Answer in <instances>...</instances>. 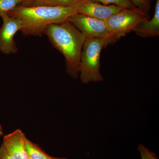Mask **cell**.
I'll list each match as a JSON object with an SVG mask.
<instances>
[{
    "label": "cell",
    "instance_id": "cell-20",
    "mask_svg": "<svg viewBox=\"0 0 159 159\" xmlns=\"http://www.w3.org/2000/svg\"></svg>",
    "mask_w": 159,
    "mask_h": 159
},
{
    "label": "cell",
    "instance_id": "cell-12",
    "mask_svg": "<svg viewBox=\"0 0 159 159\" xmlns=\"http://www.w3.org/2000/svg\"><path fill=\"white\" fill-rule=\"evenodd\" d=\"M24 0H0V16L8 15L10 11L22 3Z\"/></svg>",
    "mask_w": 159,
    "mask_h": 159
},
{
    "label": "cell",
    "instance_id": "cell-1",
    "mask_svg": "<svg viewBox=\"0 0 159 159\" xmlns=\"http://www.w3.org/2000/svg\"><path fill=\"white\" fill-rule=\"evenodd\" d=\"M44 34L54 48L63 55L67 73L73 79H77L79 76L80 56L85 36L68 20L49 25Z\"/></svg>",
    "mask_w": 159,
    "mask_h": 159
},
{
    "label": "cell",
    "instance_id": "cell-2",
    "mask_svg": "<svg viewBox=\"0 0 159 159\" xmlns=\"http://www.w3.org/2000/svg\"><path fill=\"white\" fill-rule=\"evenodd\" d=\"M77 13L74 7L19 6L8 16L19 21L21 25L20 31L25 36H40L49 25L65 21Z\"/></svg>",
    "mask_w": 159,
    "mask_h": 159
},
{
    "label": "cell",
    "instance_id": "cell-7",
    "mask_svg": "<svg viewBox=\"0 0 159 159\" xmlns=\"http://www.w3.org/2000/svg\"><path fill=\"white\" fill-rule=\"evenodd\" d=\"M74 7L77 9V13L103 21L124 9L115 5L107 6L89 0H84Z\"/></svg>",
    "mask_w": 159,
    "mask_h": 159
},
{
    "label": "cell",
    "instance_id": "cell-6",
    "mask_svg": "<svg viewBox=\"0 0 159 159\" xmlns=\"http://www.w3.org/2000/svg\"><path fill=\"white\" fill-rule=\"evenodd\" d=\"M2 18L3 25L0 28V51L6 54H16L18 48L14 37L20 30L21 25L19 21L8 15Z\"/></svg>",
    "mask_w": 159,
    "mask_h": 159
},
{
    "label": "cell",
    "instance_id": "cell-17",
    "mask_svg": "<svg viewBox=\"0 0 159 159\" xmlns=\"http://www.w3.org/2000/svg\"><path fill=\"white\" fill-rule=\"evenodd\" d=\"M34 0H24L20 6H32Z\"/></svg>",
    "mask_w": 159,
    "mask_h": 159
},
{
    "label": "cell",
    "instance_id": "cell-13",
    "mask_svg": "<svg viewBox=\"0 0 159 159\" xmlns=\"http://www.w3.org/2000/svg\"><path fill=\"white\" fill-rule=\"evenodd\" d=\"M91 2L102 3L106 5H115V6L127 9H134L137 8L134 6L130 0H89Z\"/></svg>",
    "mask_w": 159,
    "mask_h": 159
},
{
    "label": "cell",
    "instance_id": "cell-15",
    "mask_svg": "<svg viewBox=\"0 0 159 159\" xmlns=\"http://www.w3.org/2000/svg\"><path fill=\"white\" fill-rule=\"evenodd\" d=\"M134 6L137 8L143 10V11H148L150 9V3L147 2L145 0H130Z\"/></svg>",
    "mask_w": 159,
    "mask_h": 159
},
{
    "label": "cell",
    "instance_id": "cell-5",
    "mask_svg": "<svg viewBox=\"0 0 159 159\" xmlns=\"http://www.w3.org/2000/svg\"><path fill=\"white\" fill-rule=\"evenodd\" d=\"M67 20L72 23L86 39L105 38L108 40V45L115 43L105 21L78 13L71 16Z\"/></svg>",
    "mask_w": 159,
    "mask_h": 159
},
{
    "label": "cell",
    "instance_id": "cell-14",
    "mask_svg": "<svg viewBox=\"0 0 159 159\" xmlns=\"http://www.w3.org/2000/svg\"><path fill=\"white\" fill-rule=\"evenodd\" d=\"M142 159H158L155 154L151 152L148 148L142 144H139L138 146Z\"/></svg>",
    "mask_w": 159,
    "mask_h": 159
},
{
    "label": "cell",
    "instance_id": "cell-18",
    "mask_svg": "<svg viewBox=\"0 0 159 159\" xmlns=\"http://www.w3.org/2000/svg\"><path fill=\"white\" fill-rule=\"evenodd\" d=\"M3 135V131L2 125H0V137L2 136Z\"/></svg>",
    "mask_w": 159,
    "mask_h": 159
},
{
    "label": "cell",
    "instance_id": "cell-8",
    "mask_svg": "<svg viewBox=\"0 0 159 159\" xmlns=\"http://www.w3.org/2000/svg\"><path fill=\"white\" fill-rule=\"evenodd\" d=\"M25 137L18 129L4 137L2 145L16 159H29L25 148Z\"/></svg>",
    "mask_w": 159,
    "mask_h": 159
},
{
    "label": "cell",
    "instance_id": "cell-11",
    "mask_svg": "<svg viewBox=\"0 0 159 159\" xmlns=\"http://www.w3.org/2000/svg\"><path fill=\"white\" fill-rule=\"evenodd\" d=\"M84 0H34L31 6H46L58 7H74Z\"/></svg>",
    "mask_w": 159,
    "mask_h": 159
},
{
    "label": "cell",
    "instance_id": "cell-3",
    "mask_svg": "<svg viewBox=\"0 0 159 159\" xmlns=\"http://www.w3.org/2000/svg\"><path fill=\"white\" fill-rule=\"evenodd\" d=\"M108 46L105 38L86 39L80 56L79 76L84 84L103 81L100 72L101 51Z\"/></svg>",
    "mask_w": 159,
    "mask_h": 159
},
{
    "label": "cell",
    "instance_id": "cell-16",
    "mask_svg": "<svg viewBox=\"0 0 159 159\" xmlns=\"http://www.w3.org/2000/svg\"><path fill=\"white\" fill-rule=\"evenodd\" d=\"M0 159H16L5 149L2 145L0 147Z\"/></svg>",
    "mask_w": 159,
    "mask_h": 159
},
{
    "label": "cell",
    "instance_id": "cell-19",
    "mask_svg": "<svg viewBox=\"0 0 159 159\" xmlns=\"http://www.w3.org/2000/svg\"><path fill=\"white\" fill-rule=\"evenodd\" d=\"M145 1H146L147 2L150 3V2L152 1V0H145Z\"/></svg>",
    "mask_w": 159,
    "mask_h": 159
},
{
    "label": "cell",
    "instance_id": "cell-9",
    "mask_svg": "<svg viewBox=\"0 0 159 159\" xmlns=\"http://www.w3.org/2000/svg\"><path fill=\"white\" fill-rule=\"evenodd\" d=\"M133 31L143 38L156 37L159 35V0H157L154 14L151 19L140 23Z\"/></svg>",
    "mask_w": 159,
    "mask_h": 159
},
{
    "label": "cell",
    "instance_id": "cell-4",
    "mask_svg": "<svg viewBox=\"0 0 159 159\" xmlns=\"http://www.w3.org/2000/svg\"><path fill=\"white\" fill-rule=\"evenodd\" d=\"M147 11L136 8H124L105 21L114 42L133 31L139 24L149 19Z\"/></svg>",
    "mask_w": 159,
    "mask_h": 159
},
{
    "label": "cell",
    "instance_id": "cell-10",
    "mask_svg": "<svg viewBox=\"0 0 159 159\" xmlns=\"http://www.w3.org/2000/svg\"><path fill=\"white\" fill-rule=\"evenodd\" d=\"M25 148L29 159H68L51 157L46 153L37 144L33 143L25 137Z\"/></svg>",
    "mask_w": 159,
    "mask_h": 159
}]
</instances>
